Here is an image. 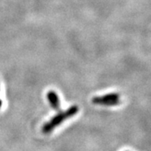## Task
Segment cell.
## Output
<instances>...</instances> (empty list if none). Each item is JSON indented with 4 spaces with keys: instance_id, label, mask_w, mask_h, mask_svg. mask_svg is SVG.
<instances>
[{
    "instance_id": "cell-2",
    "label": "cell",
    "mask_w": 151,
    "mask_h": 151,
    "mask_svg": "<svg viewBox=\"0 0 151 151\" xmlns=\"http://www.w3.org/2000/svg\"><path fill=\"white\" fill-rule=\"evenodd\" d=\"M92 103L103 106H116L121 103L119 93H108L104 96L94 97L92 99Z\"/></svg>"
},
{
    "instance_id": "cell-3",
    "label": "cell",
    "mask_w": 151,
    "mask_h": 151,
    "mask_svg": "<svg viewBox=\"0 0 151 151\" xmlns=\"http://www.w3.org/2000/svg\"><path fill=\"white\" fill-rule=\"evenodd\" d=\"M47 99H48L49 103L50 104V106L52 108H54L55 110H58L60 111V99L57 93L54 91H50L47 93Z\"/></svg>"
},
{
    "instance_id": "cell-4",
    "label": "cell",
    "mask_w": 151,
    "mask_h": 151,
    "mask_svg": "<svg viewBox=\"0 0 151 151\" xmlns=\"http://www.w3.org/2000/svg\"><path fill=\"white\" fill-rule=\"evenodd\" d=\"M1 107H2V101L0 100V108H1Z\"/></svg>"
},
{
    "instance_id": "cell-1",
    "label": "cell",
    "mask_w": 151,
    "mask_h": 151,
    "mask_svg": "<svg viewBox=\"0 0 151 151\" xmlns=\"http://www.w3.org/2000/svg\"><path fill=\"white\" fill-rule=\"evenodd\" d=\"M78 111H79V108L76 105H73L64 111H60L56 115L52 117V119H50L48 122L44 124L42 127V132L45 134H48L51 133L61 123H63L66 119H70L71 117L75 116L78 113Z\"/></svg>"
}]
</instances>
